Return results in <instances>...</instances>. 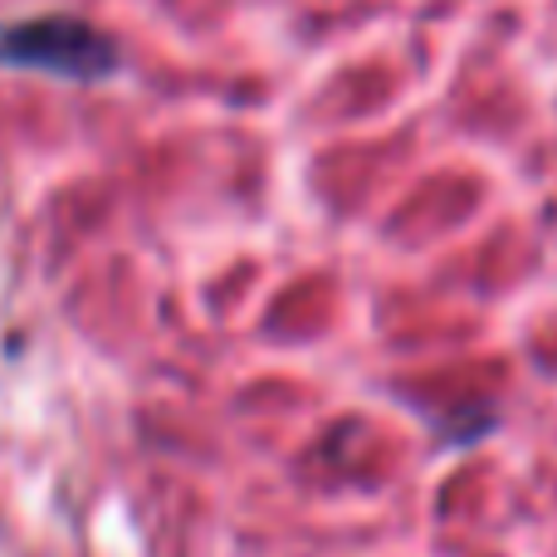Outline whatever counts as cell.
Here are the masks:
<instances>
[{
	"instance_id": "1",
	"label": "cell",
	"mask_w": 557,
	"mask_h": 557,
	"mask_svg": "<svg viewBox=\"0 0 557 557\" xmlns=\"http://www.w3.org/2000/svg\"><path fill=\"white\" fill-rule=\"evenodd\" d=\"M0 64L10 69H39L54 78H78V84H98L113 78L123 54L117 45L94 29L88 20L74 15H39V20H15L0 25Z\"/></svg>"
}]
</instances>
